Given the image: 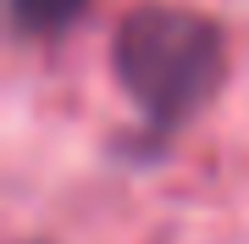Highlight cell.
Instances as JSON below:
<instances>
[{"label":"cell","mask_w":249,"mask_h":244,"mask_svg":"<svg viewBox=\"0 0 249 244\" xmlns=\"http://www.w3.org/2000/svg\"><path fill=\"white\" fill-rule=\"evenodd\" d=\"M111 73L150 145L183 133L227 78V34L216 17L172 0L133 6L111 34Z\"/></svg>","instance_id":"obj_1"},{"label":"cell","mask_w":249,"mask_h":244,"mask_svg":"<svg viewBox=\"0 0 249 244\" xmlns=\"http://www.w3.org/2000/svg\"><path fill=\"white\" fill-rule=\"evenodd\" d=\"M11 6V34L17 39H61L83 22L89 0H6Z\"/></svg>","instance_id":"obj_2"}]
</instances>
